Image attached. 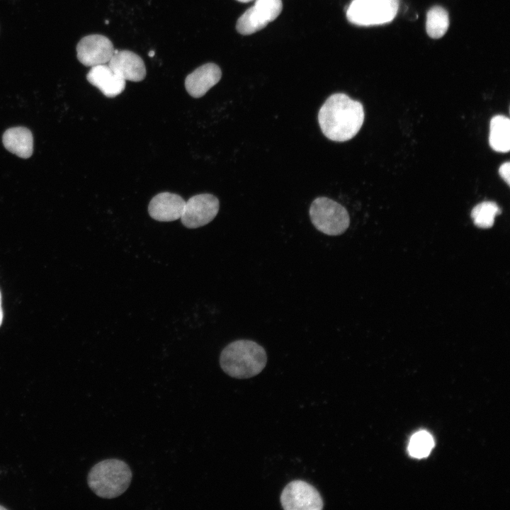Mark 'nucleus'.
<instances>
[{
    "instance_id": "f257e3e1",
    "label": "nucleus",
    "mask_w": 510,
    "mask_h": 510,
    "mask_svg": "<svg viewBox=\"0 0 510 510\" xmlns=\"http://www.w3.org/2000/svg\"><path fill=\"white\" fill-rule=\"evenodd\" d=\"M365 118L363 106L348 95H331L321 106L318 122L324 135L334 142H346L361 130Z\"/></svg>"
},
{
    "instance_id": "f03ea898",
    "label": "nucleus",
    "mask_w": 510,
    "mask_h": 510,
    "mask_svg": "<svg viewBox=\"0 0 510 510\" xmlns=\"http://www.w3.org/2000/svg\"><path fill=\"white\" fill-rule=\"evenodd\" d=\"M267 356L263 346L248 339L234 341L221 351L220 365L230 377L245 379L260 373L265 368Z\"/></svg>"
},
{
    "instance_id": "7ed1b4c3",
    "label": "nucleus",
    "mask_w": 510,
    "mask_h": 510,
    "mask_svg": "<svg viewBox=\"0 0 510 510\" xmlns=\"http://www.w3.org/2000/svg\"><path fill=\"white\" fill-rule=\"evenodd\" d=\"M131 479L132 472L125 462L110 458L98 462L91 468L87 482L98 497L113 499L126 491Z\"/></svg>"
},
{
    "instance_id": "20e7f679",
    "label": "nucleus",
    "mask_w": 510,
    "mask_h": 510,
    "mask_svg": "<svg viewBox=\"0 0 510 510\" xmlns=\"http://www.w3.org/2000/svg\"><path fill=\"white\" fill-rule=\"evenodd\" d=\"M309 214L314 227L329 236L343 234L350 224V217L346 209L339 203L327 197L315 198L310 205Z\"/></svg>"
},
{
    "instance_id": "39448f33",
    "label": "nucleus",
    "mask_w": 510,
    "mask_h": 510,
    "mask_svg": "<svg viewBox=\"0 0 510 510\" xmlns=\"http://www.w3.org/2000/svg\"><path fill=\"white\" fill-rule=\"evenodd\" d=\"M399 8V0H353L346 9L348 21L359 26L391 22Z\"/></svg>"
},
{
    "instance_id": "423d86ee",
    "label": "nucleus",
    "mask_w": 510,
    "mask_h": 510,
    "mask_svg": "<svg viewBox=\"0 0 510 510\" xmlns=\"http://www.w3.org/2000/svg\"><path fill=\"white\" fill-rule=\"evenodd\" d=\"M285 510H320L324 507L322 498L317 489L303 480L289 482L280 497Z\"/></svg>"
},
{
    "instance_id": "0eeeda50",
    "label": "nucleus",
    "mask_w": 510,
    "mask_h": 510,
    "mask_svg": "<svg viewBox=\"0 0 510 510\" xmlns=\"http://www.w3.org/2000/svg\"><path fill=\"white\" fill-rule=\"evenodd\" d=\"M283 8L281 0H255L238 19L237 30L242 35H250L264 28L275 20Z\"/></svg>"
},
{
    "instance_id": "6e6552de",
    "label": "nucleus",
    "mask_w": 510,
    "mask_h": 510,
    "mask_svg": "<svg viewBox=\"0 0 510 510\" xmlns=\"http://www.w3.org/2000/svg\"><path fill=\"white\" fill-rule=\"evenodd\" d=\"M219 208V200L213 195H196L185 203L180 219L186 227L198 228L210 222L217 215Z\"/></svg>"
},
{
    "instance_id": "1a4fd4ad",
    "label": "nucleus",
    "mask_w": 510,
    "mask_h": 510,
    "mask_svg": "<svg viewBox=\"0 0 510 510\" xmlns=\"http://www.w3.org/2000/svg\"><path fill=\"white\" fill-rule=\"evenodd\" d=\"M112 42L102 35H90L84 37L77 44L79 61L86 67L108 63L114 54Z\"/></svg>"
},
{
    "instance_id": "9d476101",
    "label": "nucleus",
    "mask_w": 510,
    "mask_h": 510,
    "mask_svg": "<svg viewBox=\"0 0 510 510\" xmlns=\"http://www.w3.org/2000/svg\"><path fill=\"white\" fill-rule=\"evenodd\" d=\"M108 65L125 81H140L146 76V67L142 59L130 50H115Z\"/></svg>"
},
{
    "instance_id": "9b49d317",
    "label": "nucleus",
    "mask_w": 510,
    "mask_h": 510,
    "mask_svg": "<svg viewBox=\"0 0 510 510\" xmlns=\"http://www.w3.org/2000/svg\"><path fill=\"white\" fill-rule=\"evenodd\" d=\"M186 201L178 195L164 192L155 196L149 202L148 212L152 218L159 222H171L180 219Z\"/></svg>"
},
{
    "instance_id": "f8f14e48",
    "label": "nucleus",
    "mask_w": 510,
    "mask_h": 510,
    "mask_svg": "<svg viewBox=\"0 0 510 510\" xmlns=\"http://www.w3.org/2000/svg\"><path fill=\"white\" fill-rule=\"evenodd\" d=\"M222 72L214 63L205 64L189 74L185 80L187 92L194 98L204 96L220 80Z\"/></svg>"
},
{
    "instance_id": "ddd939ff",
    "label": "nucleus",
    "mask_w": 510,
    "mask_h": 510,
    "mask_svg": "<svg viewBox=\"0 0 510 510\" xmlns=\"http://www.w3.org/2000/svg\"><path fill=\"white\" fill-rule=\"evenodd\" d=\"M86 79L91 84L97 87L103 95L109 98L119 95L125 88V80L116 74L106 64L91 67Z\"/></svg>"
},
{
    "instance_id": "4468645a",
    "label": "nucleus",
    "mask_w": 510,
    "mask_h": 510,
    "mask_svg": "<svg viewBox=\"0 0 510 510\" xmlns=\"http://www.w3.org/2000/svg\"><path fill=\"white\" fill-rule=\"evenodd\" d=\"M2 141L7 150L19 157L26 159L33 154V135L24 127L8 129L3 135Z\"/></svg>"
},
{
    "instance_id": "2eb2a0df",
    "label": "nucleus",
    "mask_w": 510,
    "mask_h": 510,
    "mask_svg": "<svg viewBox=\"0 0 510 510\" xmlns=\"http://www.w3.org/2000/svg\"><path fill=\"white\" fill-rule=\"evenodd\" d=\"M489 145L499 152H508L510 149V120L503 115L494 116L489 125Z\"/></svg>"
},
{
    "instance_id": "dca6fc26",
    "label": "nucleus",
    "mask_w": 510,
    "mask_h": 510,
    "mask_svg": "<svg viewBox=\"0 0 510 510\" xmlns=\"http://www.w3.org/2000/svg\"><path fill=\"white\" fill-rule=\"evenodd\" d=\"M448 27L449 17L446 9L436 6L429 10L426 14V30L430 38L438 39L443 37Z\"/></svg>"
},
{
    "instance_id": "f3484780",
    "label": "nucleus",
    "mask_w": 510,
    "mask_h": 510,
    "mask_svg": "<svg viewBox=\"0 0 510 510\" xmlns=\"http://www.w3.org/2000/svg\"><path fill=\"white\" fill-rule=\"evenodd\" d=\"M500 213L501 210L496 203L484 201L473 208L471 217L478 227L489 228L494 225L495 217Z\"/></svg>"
},
{
    "instance_id": "a211bd4d",
    "label": "nucleus",
    "mask_w": 510,
    "mask_h": 510,
    "mask_svg": "<svg viewBox=\"0 0 510 510\" xmlns=\"http://www.w3.org/2000/svg\"><path fill=\"white\" fill-rule=\"evenodd\" d=\"M434 446L432 436L426 431L416 432L410 438L408 445L409 455L416 458L427 457Z\"/></svg>"
},
{
    "instance_id": "6ab92c4d",
    "label": "nucleus",
    "mask_w": 510,
    "mask_h": 510,
    "mask_svg": "<svg viewBox=\"0 0 510 510\" xmlns=\"http://www.w3.org/2000/svg\"><path fill=\"white\" fill-rule=\"evenodd\" d=\"M499 174L501 177L509 186L510 184V163L509 162L502 164L499 169Z\"/></svg>"
},
{
    "instance_id": "aec40b11",
    "label": "nucleus",
    "mask_w": 510,
    "mask_h": 510,
    "mask_svg": "<svg viewBox=\"0 0 510 510\" xmlns=\"http://www.w3.org/2000/svg\"><path fill=\"white\" fill-rule=\"evenodd\" d=\"M2 319H3V312H2V309H1V307L0 305V326L1 324Z\"/></svg>"
},
{
    "instance_id": "412c9836",
    "label": "nucleus",
    "mask_w": 510,
    "mask_h": 510,
    "mask_svg": "<svg viewBox=\"0 0 510 510\" xmlns=\"http://www.w3.org/2000/svg\"><path fill=\"white\" fill-rule=\"evenodd\" d=\"M154 54H155V52H154V50H151V51H149V52L148 53V55H149V56L150 57H154Z\"/></svg>"
},
{
    "instance_id": "4be33fe9",
    "label": "nucleus",
    "mask_w": 510,
    "mask_h": 510,
    "mask_svg": "<svg viewBox=\"0 0 510 510\" xmlns=\"http://www.w3.org/2000/svg\"><path fill=\"white\" fill-rule=\"evenodd\" d=\"M238 1L242 2V3H247L253 0H237Z\"/></svg>"
},
{
    "instance_id": "5701e85b",
    "label": "nucleus",
    "mask_w": 510,
    "mask_h": 510,
    "mask_svg": "<svg viewBox=\"0 0 510 510\" xmlns=\"http://www.w3.org/2000/svg\"><path fill=\"white\" fill-rule=\"evenodd\" d=\"M1 509H6V508H5L4 506L0 505V510H1Z\"/></svg>"
},
{
    "instance_id": "b1692460",
    "label": "nucleus",
    "mask_w": 510,
    "mask_h": 510,
    "mask_svg": "<svg viewBox=\"0 0 510 510\" xmlns=\"http://www.w3.org/2000/svg\"><path fill=\"white\" fill-rule=\"evenodd\" d=\"M1 293H0V305H1Z\"/></svg>"
}]
</instances>
